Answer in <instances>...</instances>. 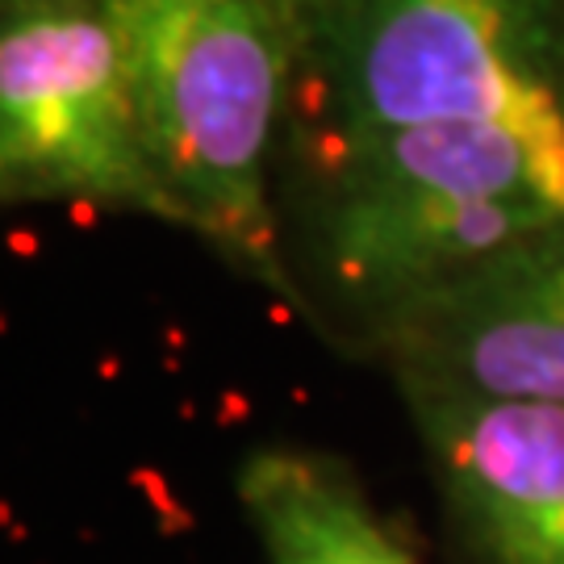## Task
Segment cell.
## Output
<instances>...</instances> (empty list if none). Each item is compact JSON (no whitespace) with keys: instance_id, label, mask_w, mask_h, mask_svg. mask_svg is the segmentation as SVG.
<instances>
[{"instance_id":"obj_6","label":"cell","mask_w":564,"mask_h":564,"mask_svg":"<svg viewBox=\"0 0 564 564\" xmlns=\"http://www.w3.org/2000/svg\"><path fill=\"white\" fill-rule=\"evenodd\" d=\"M464 564H564V405L402 393Z\"/></svg>"},{"instance_id":"obj_8","label":"cell","mask_w":564,"mask_h":564,"mask_svg":"<svg viewBox=\"0 0 564 564\" xmlns=\"http://www.w3.org/2000/svg\"><path fill=\"white\" fill-rule=\"evenodd\" d=\"M13 4H30V0H0V9H13Z\"/></svg>"},{"instance_id":"obj_2","label":"cell","mask_w":564,"mask_h":564,"mask_svg":"<svg viewBox=\"0 0 564 564\" xmlns=\"http://www.w3.org/2000/svg\"><path fill=\"white\" fill-rule=\"evenodd\" d=\"M176 230L314 323L284 251L276 181L297 76L284 0H105Z\"/></svg>"},{"instance_id":"obj_9","label":"cell","mask_w":564,"mask_h":564,"mask_svg":"<svg viewBox=\"0 0 564 564\" xmlns=\"http://www.w3.org/2000/svg\"><path fill=\"white\" fill-rule=\"evenodd\" d=\"M284 4H289V9H293V18H297V0H284Z\"/></svg>"},{"instance_id":"obj_3","label":"cell","mask_w":564,"mask_h":564,"mask_svg":"<svg viewBox=\"0 0 564 564\" xmlns=\"http://www.w3.org/2000/svg\"><path fill=\"white\" fill-rule=\"evenodd\" d=\"M489 121L564 167V0H297L289 151Z\"/></svg>"},{"instance_id":"obj_1","label":"cell","mask_w":564,"mask_h":564,"mask_svg":"<svg viewBox=\"0 0 564 564\" xmlns=\"http://www.w3.org/2000/svg\"><path fill=\"white\" fill-rule=\"evenodd\" d=\"M297 284L368 343L473 268L564 218V167L489 121H431L289 151ZM284 176V172H281ZM314 310V297H310Z\"/></svg>"},{"instance_id":"obj_5","label":"cell","mask_w":564,"mask_h":564,"mask_svg":"<svg viewBox=\"0 0 564 564\" xmlns=\"http://www.w3.org/2000/svg\"><path fill=\"white\" fill-rule=\"evenodd\" d=\"M364 347L402 393L564 405V218L393 314Z\"/></svg>"},{"instance_id":"obj_4","label":"cell","mask_w":564,"mask_h":564,"mask_svg":"<svg viewBox=\"0 0 564 564\" xmlns=\"http://www.w3.org/2000/svg\"><path fill=\"white\" fill-rule=\"evenodd\" d=\"M0 197L176 226L105 0L0 9Z\"/></svg>"},{"instance_id":"obj_7","label":"cell","mask_w":564,"mask_h":564,"mask_svg":"<svg viewBox=\"0 0 564 564\" xmlns=\"http://www.w3.org/2000/svg\"><path fill=\"white\" fill-rule=\"evenodd\" d=\"M235 498L263 564H419L356 468L330 452L251 447L235 468Z\"/></svg>"}]
</instances>
